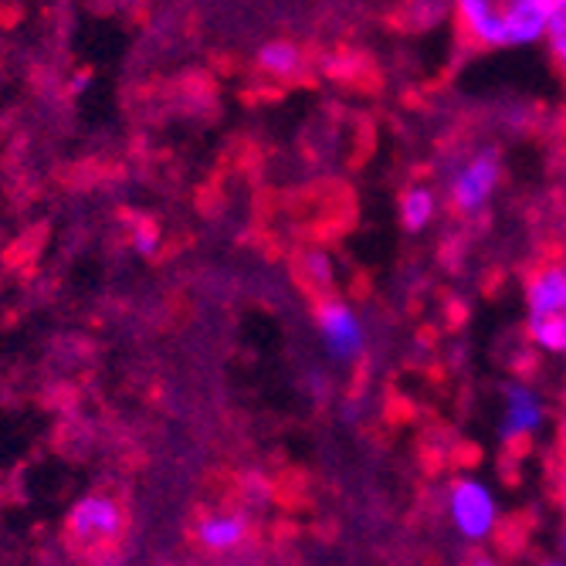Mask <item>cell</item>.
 <instances>
[{"instance_id":"6da1fadb","label":"cell","mask_w":566,"mask_h":566,"mask_svg":"<svg viewBox=\"0 0 566 566\" xmlns=\"http://www.w3.org/2000/svg\"><path fill=\"white\" fill-rule=\"evenodd\" d=\"M553 0H451V24L479 55H505L543 44Z\"/></svg>"},{"instance_id":"7a4b0ae2","label":"cell","mask_w":566,"mask_h":566,"mask_svg":"<svg viewBox=\"0 0 566 566\" xmlns=\"http://www.w3.org/2000/svg\"><path fill=\"white\" fill-rule=\"evenodd\" d=\"M505 180L502 149L492 143H472L454 149L441 167V197L461 221H482L499 200Z\"/></svg>"},{"instance_id":"3957f363","label":"cell","mask_w":566,"mask_h":566,"mask_svg":"<svg viewBox=\"0 0 566 566\" xmlns=\"http://www.w3.org/2000/svg\"><path fill=\"white\" fill-rule=\"evenodd\" d=\"M523 333L549 359H566V259H546L523 282Z\"/></svg>"},{"instance_id":"277c9868","label":"cell","mask_w":566,"mask_h":566,"mask_svg":"<svg viewBox=\"0 0 566 566\" xmlns=\"http://www.w3.org/2000/svg\"><path fill=\"white\" fill-rule=\"evenodd\" d=\"M444 523L461 546H489L502 526V502L482 475H454L441 499Z\"/></svg>"},{"instance_id":"5b68a950","label":"cell","mask_w":566,"mask_h":566,"mask_svg":"<svg viewBox=\"0 0 566 566\" xmlns=\"http://www.w3.org/2000/svg\"><path fill=\"white\" fill-rule=\"evenodd\" d=\"M316 329H319V343L326 349V356L339 367L359 364L370 349V326L364 319V313L336 295H326L316 308Z\"/></svg>"},{"instance_id":"8992f818","label":"cell","mask_w":566,"mask_h":566,"mask_svg":"<svg viewBox=\"0 0 566 566\" xmlns=\"http://www.w3.org/2000/svg\"><path fill=\"white\" fill-rule=\"evenodd\" d=\"M549 421L546 397L526 384V380H509L499 397V418H495V434L505 448H516L533 441Z\"/></svg>"},{"instance_id":"52a82bcc","label":"cell","mask_w":566,"mask_h":566,"mask_svg":"<svg viewBox=\"0 0 566 566\" xmlns=\"http://www.w3.org/2000/svg\"><path fill=\"white\" fill-rule=\"evenodd\" d=\"M69 533L78 546H109L123 533V509L109 495H85L69 512Z\"/></svg>"},{"instance_id":"ba28073f","label":"cell","mask_w":566,"mask_h":566,"mask_svg":"<svg viewBox=\"0 0 566 566\" xmlns=\"http://www.w3.org/2000/svg\"><path fill=\"white\" fill-rule=\"evenodd\" d=\"M441 190L428 180H415L407 184L397 197V218H400V228L407 234H424L428 228L438 224V214H441Z\"/></svg>"},{"instance_id":"9c48e42d","label":"cell","mask_w":566,"mask_h":566,"mask_svg":"<svg viewBox=\"0 0 566 566\" xmlns=\"http://www.w3.org/2000/svg\"><path fill=\"white\" fill-rule=\"evenodd\" d=\"M248 533H251V526L241 512H214V516L197 523L193 539L200 549H208V553H234L244 546Z\"/></svg>"},{"instance_id":"30bf717a","label":"cell","mask_w":566,"mask_h":566,"mask_svg":"<svg viewBox=\"0 0 566 566\" xmlns=\"http://www.w3.org/2000/svg\"><path fill=\"white\" fill-rule=\"evenodd\" d=\"M254 62H259V69L269 78L292 82V78H298L305 72V51L289 38H275V41H265L259 48V59H254Z\"/></svg>"},{"instance_id":"8fae6325","label":"cell","mask_w":566,"mask_h":566,"mask_svg":"<svg viewBox=\"0 0 566 566\" xmlns=\"http://www.w3.org/2000/svg\"><path fill=\"white\" fill-rule=\"evenodd\" d=\"M543 48H546L549 65L556 69V75L566 82V0H553L549 18H546Z\"/></svg>"},{"instance_id":"7c38bea8","label":"cell","mask_w":566,"mask_h":566,"mask_svg":"<svg viewBox=\"0 0 566 566\" xmlns=\"http://www.w3.org/2000/svg\"><path fill=\"white\" fill-rule=\"evenodd\" d=\"M298 269H302V279L313 285L316 292H333V285H336V262H333V254H326V251H305Z\"/></svg>"},{"instance_id":"4fadbf2b","label":"cell","mask_w":566,"mask_h":566,"mask_svg":"<svg viewBox=\"0 0 566 566\" xmlns=\"http://www.w3.org/2000/svg\"><path fill=\"white\" fill-rule=\"evenodd\" d=\"M403 18L407 28L431 31L438 21H451V0H403Z\"/></svg>"},{"instance_id":"5bb4252c","label":"cell","mask_w":566,"mask_h":566,"mask_svg":"<svg viewBox=\"0 0 566 566\" xmlns=\"http://www.w3.org/2000/svg\"><path fill=\"white\" fill-rule=\"evenodd\" d=\"M133 244H136L139 254H153V251H157V244H160V231L153 228V224H139L136 234H133Z\"/></svg>"},{"instance_id":"9a60e30c","label":"cell","mask_w":566,"mask_h":566,"mask_svg":"<svg viewBox=\"0 0 566 566\" xmlns=\"http://www.w3.org/2000/svg\"><path fill=\"white\" fill-rule=\"evenodd\" d=\"M553 499L563 512V520H566V458L559 461V469H556V479H553Z\"/></svg>"},{"instance_id":"2e32d148","label":"cell","mask_w":566,"mask_h":566,"mask_svg":"<svg viewBox=\"0 0 566 566\" xmlns=\"http://www.w3.org/2000/svg\"><path fill=\"white\" fill-rule=\"evenodd\" d=\"M556 546H559V556L566 559V523H563V530H559V539H556Z\"/></svg>"},{"instance_id":"e0dca14e","label":"cell","mask_w":566,"mask_h":566,"mask_svg":"<svg viewBox=\"0 0 566 566\" xmlns=\"http://www.w3.org/2000/svg\"><path fill=\"white\" fill-rule=\"evenodd\" d=\"M563 228H566V221H563Z\"/></svg>"}]
</instances>
